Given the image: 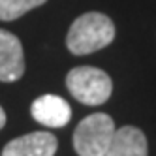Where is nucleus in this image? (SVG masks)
Returning a JSON list of instances; mask_svg holds the SVG:
<instances>
[{"mask_svg":"<svg viewBox=\"0 0 156 156\" xmlns=\"http://www.w3.org/2000/svg\"><path fill=\"white\" fill-rule=\"evenodd\" d=\"M115 38V25L107 15L90 12L77 17L66 36V45L73 55H90L104 49Z\"/></svg>","mask_w":156,"mask_h":156,"instance_id":"nucleus-1","label":"nucleus"},{"mask_svg":"<svg viewBox=\"0 0 156 156\" xmlns=\"http://www.w3.org/2000/svg\"><path fill=\"white\" fill-rule=\"evenodd\" d=\"M113 136L115 122L109 115H88L73 132V149L79 156H105Z\"/></svg>","mask_w":156,"mask_h":156,"instance_id":"nucleus-2","label":"nucleus"},{"mask_svg":"<svg viewBox=\"0 0 156 156\" xmlns=\"http://www.w3.org/2000/svg\"><path fill=\"white\" fill-rule=\"evenodd\" d=\"M66 87L70 94L87 105H100L109 100L113 92L111 77L100 68L79 66L66 75Z\"/></svg>","mask_w":156,"mask_h":156,"instance_id":"nucleus-3","label":"nucleus"},{"mask_svg":"<svg viewBox=\"0 0 156 156\" xmlns=\"http://www.w3.org/2000/svg\"><path fill=\"white\" fill-rule=\"evenodd\" d=\"M25 73L23 45L15 34L0 28V81L12 83Z\"/></svg>","mask_w":156,"mask_h":156,"instance_id":"nucleus-4","label":"nucleus"},{"mask_svg":"<svg viewBox=\"0 0 156 156\" xmlns=\"http://www.w3.org/2000/svg\"><path fill=\"white\" fill-rule=\"evenodd\" d=\"M57 137L49 132H32L12 139L2 149V156H55Z\"/></svg>","mask_w":156,"mask_h":156,"instance_id":"nucleus-5","label":"nucleus"},{"mask_svg":"<svg viewBox=\"0 0 156 156\" xmlns=\"http://www.w3.org/2000/svg\"><path fill=\"white\" fill-rule=\"evenodd\" d=\"M30 113L40 124L49 128L66 126L72 119V107L64 98L55 94H43L34 100L30 107Z\"/></svg>","mask_w":156,"mask_h":156,"instance_id":"nucleus-6","label":"nucleus"},{"mask_svg":"<svg viewBox=\"0 0 156 156\" xmlns=\"http://www.w3.org/2000/svg\"><path fill=\"white\" fill-rule=\"evenodd\" d=\"M105 156H147V137L136 126L115 130Z\"/></svg>","mask_w":156,"mask_h":156,"instance_id":"nucleus-7","label":"nucleus"},{"mask_svg":"<svg viewBox=\"0 0 156 156\" xmlns=\"http://www.w3.org/2000/svg\"><path fill=\"white\" fill-rule=\"evenodd\" d=\"M47 0H0V21H13Z\"/></svg>","mask_w":156,"mask_h":156,"instance_id":"nucleus-8","label":"nucleus"},{"mask_svg":"<svg viewBox=\"0 0 156 156\" xmlns=\"http://www.w3.org/2000/svg\"><path fill=\"white\" fill-rule=\"evenodd\" d=\"M4 124H6V113H4V109L0 107V128H4Z\"/></svg>","mask_w":156,"mask_h":156,"instance_id":"nucleus-9","label":"nucleus"}]
</instances>
